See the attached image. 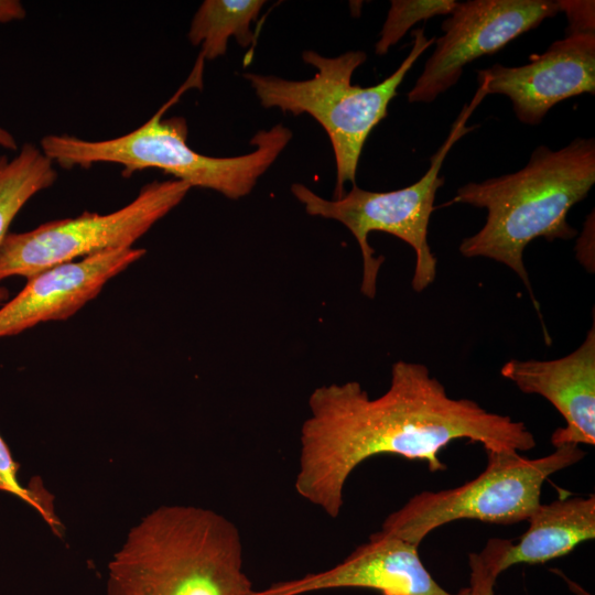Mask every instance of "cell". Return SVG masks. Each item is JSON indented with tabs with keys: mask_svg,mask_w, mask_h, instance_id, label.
Masks as SVG:
<instances>
[{
	"mask_svg": "<svg viewBox=\"0 0 595 595\" xmlns=\"http://www.w3.org/2000/svg\"><path fill=\"white\" fill-rule=\"evenodd\" d=\"M375 51L385 55L418 22L436 15H448L455 0H392Z\"/></svg>",
	"mask_w": 595,
	"mask_h": 595,
	"instance_id": "cell-17",
	"label": "cell"
},
{
	"mask_svg": "<svg viewBox=\"0 0 595 595\" xmlns=\"http://www.w3.org/2000/svg\"><path fill=\"white\" fill-rule=\"evenodd\" d=\"M56 178L53 161L34 144H23L11 160L0 155V246L23 206L35 194L52 186ZM8 294L0 285V302Z\"/></svg>",
	"mask_w": 595,
	"mask_h": 595,
	"instance_id": "cell-15",
	"label": "cell"
},
{
	"mask_svg": "<svg viewBox=\"0 0 595 595\" xmlns=\"http://www.w3.org/2000/svg\"><path fill=\"white\" fill-rule=\"evenodd\" d=\"M595 184V140L577 137L553 151L537 147L521 170L457 188L453 202L487 210L484 226L459 245L466 258L485 257L516 272L538 309L523 263L524 248L537 238L548 241L576 235L569 210Z\"/></svg>",
	"mask_w": 595,
	"mask_h": 595,
	"instance_id": "cell-2",
	"label": "cell"
},
{
	"mask_svg": "<svg viewBox=\"0 0 595 595\" xmlns=\"http://www.w3.org/2000/svg\"><path fill=\"white\" fill-rule=\"evenodd\" d=\"M145 253L143 248L110 249L29 278L25 286L0 307V338L44 322L69 318Z\"/></svg>",
	"mask_w": 595,
	"mask_h": 595,
	"instance_id": "cell-12",
	"label": "cell"
},
{
	"mask_svg": "<svg viewBox=\"0 0 595 595\" xmlns=\"http://www.w3.org/2000/svg\"><path fill=\"white\" fill-rule=\"evenodd\" d=\"M511 544L510 540L491 538L482 551L468 555L470 577L466 595H494L496 580L502 573V559Z\"/></svg>",
	"mask_w": 595,
	"mask_h": 595,
	"instance_id": "cell-19",
	"label": "cell"
},
{
	"mask_svg": "<svg viewBox=\"0 0 595 595\" xmlns=\"http://www.w3.org/2000/svg\"><path fill=\"white\" fill-rule=\"evenodd\" d=\"M486 95L509 98L517 119L539 125L556 104L595 93V33L565 34L521 66L494 64L477 71Z\"/></svg>",
	"mask_w": 595,
	"mask_h": 595,
	"instance_id": "cell-10",
	"label": "cell"
},
{
	"mask_svg": "<svg viewBox=\"0 0 595 595\" xmlns=\"http://www.w3.org/2000/svg\"><path fill=\"white\" fill-rule=\"evenodd\" d=\"M560 12L567 19L565 34L595 33V2L593 0H558Z\"/></svg>",
	"mask_w": 595,
	"mask_h": 595,
	"instance_id": "cell-20",
	"label": "cell"
},
{
	"mask_svg": "<svg viewBox=\"0 0 595 595\" xmlns=\"http://www.w3.org/2000/svg\"><path fill=\"white\" fill-rule=\"evenodd\" d=\"M527 521L529 528L502 559V572L516 564L545 563L594 539L595 495L540 504Z\"/></svg>",
	"mask_w": 595,
	"mask_h": 595,
	"instance_id": "cell-14",
	"label": "cell"
},
{
	"mask_svg": "<svg viewBox=\"0 0 595 595\" xmlns=\"http://www.w3.org/2000/svg\"><path fill=\"white\" fill-rule=\"evenodd\" d=\"M0 147L15 151L18 149L14 137L0 126Z\"/></svg>",
	"mask_w": 595,
	"mask_h": 595,
	"instance_id": "cell-22",
	"label": "cell"
},
{
	"mask_svg": "<svg viewBox=\"0 0 595 595\" xmlns=\"http://www.w3.org/2000/svg\"><path fill=\"white\" fill-rule=\"evenodd\" d=\"M418 545L382 530L372 533L335 566L271 584L255 595H302L337 588H364L380 595H466L444 589L422 563Z\"/></svg>",
	"mask_w": 595,
	"mask_h": 595,
	"instance_id": "cell-11",
	"label": "cell"
},
{
	"mask_svg": "<svg viewBox=\"0 0 595 595\" xmlns=\"http://www.w3.org/2000/svg\"><path fill=\"white\" fill-rule=\"evenodd\" d=\"M412 47L399 67L381 83L361 87L351 83L356 68L365 63L364 51H348L336 57L303 52V61L317 69L306 80H289L273 75L246 73L260 104L294 116L309 113L326 131L335 155L334 198L345 195V184H356V172L365 142L388 115V106L416 60L433 43L424 29L411 33Z\"/></svg>",
	"mask_w": 595,
	"mask_h": 595,
	"instance_id": "cell-5",
	"label": "cell"
},
{
	"mask_svg": "<svg viewBox=\"0 0 595 595\" xmlns=\"http://www.w3.org/2000/svg\"><path fill=\"white\" fill-rule=\"evenodd\" d=\"M25 17V9L18 0H0V23H9Z\"/></svg>",
	"mask_w": 595,
	"mask_h": 595,
	"instance_id": "cell-21",
	"label": "cell"
},
{
	"mask_svg": "<svg viewBox=\"0 0 595 595\" xmlns=\"http://www.w3.org/2000/svg\"><path fill=\"white\" fill-rule=\"evenodd\" d=\"M504 378L522 392L542 396L561 413L565 426L551 435L554 447L595 444V324L571 354L552 360L507 361Z\"/></svg>",
	"mask_w": 595,
	"mask_h": 595,
	"instance_id": "cell-13",
	"label": "cell"
},
{
	"mask_svg": "<svg viewBox=\"0 0 595 595\" xmlns=\"http://www.w3.org/2000/svg\"><path fill=\"white\" fill-rule=\"evenodd\" d=\"M300 432L298 495L329 518L344 505L351 473L376 455L392 454L446 469L439 453L455 440L485 451L522 452L536 446L527 425L490 412L469 399H455L425 365L398 360L386 392L371 398L357 381L323 385L309 398Z\"/></svg>",
	"mask_w": 595,
	"mask_h": 595,
	"instance_id": "cell-1",
	"label": "cell"
},
{
	"mask_svg": "<svg viewBox=\"0 0 595 595\" xmlns=\"http://www.w3.org/2000/svg\"><path fill=\"white\" fill-rule=\"evenodd\" d=\"M558 13V0L457 2L443 21V35L435 37L434 50L408 93V101H434L458 82L467 64L500 51L512 40Z\"/></svg>",
	"mask_w": 595,
	"mask_h": 595,
	"instance_id": "cell-9",
	"label": "cell"
},
{
	"mask_svg": "<svg viewBox=\"0 0 595 595\" xmlns=\"http://www.w3.org/2000/svg\"><path fill=\"white\" fill-rule=\"evenodd\" d=\"M180 180L153 181L128 205L109 214L85 212L24 232H8L0 246V282L26 280L52 267L106 250L129 248L186 196Z\"/></svg>",
	"mask_w": 595,
	"mask_h": 595,
	"instance_id": "cell-8",
	"label": "cell"
},
{
	"mask_svg": "<svg viewBox=\"0 0 595 595\" xmlns=\"http://www.w3.org/2000/svg\"><path fill=\"white\" fill-rule=\"evenodd\" d=\"M19 464L0 435V490L11 494L34 508L55 533L62 529L55 516L51 495L40 483L22 485L18 478Z\"/></svg>",
	"mask_w": 595,
	"mask_h": 595,
	"instance_id": "cell-18",
	"label": "cell"
},
{
	"mask_svg": "<svg viewBox=\"0 0 595 595\" xmlns=\"http://www.w3.org/2000/svg\"><path fill=\"white\" fill-rule=\"evenodd\" d=\"M485 96V89L478 86L474 99L465 105L447 138L430 158L429 170L410 186L389 192H371L355 184L343 197L326 199L303 184H292V194L309 215L337 220L356 238L363 257L360 291L365 296L375 298L377 278L383 262L382 257H374L375 250L368 242V235L376 230L400 238L414 250L415 266L411 284L415 292H422L434 281L436 258L428 242V227L436 192L444 184L440 171L452 147L474 129L467 127L466 122Z\"/></svg>",
	"mask_w": 595,
	"mask_h": 595,
	"instance_id": "cell-6",
	"label": "cell"
},
{
	"mask_svg": "<svg viewBox=\"0 0 595 595\" xmlns=\"http://www.w3.org/2000/svg\"><path fill=\"white\" fill-rule=\"evenodd\" d=\"M204 61L198 55L187 80L155 115L136 130L101 141L48 134L42 138L40 149L54 164L64 169L115 163L120 164L122 175L129 177L136 172L153 167L191 187L209 188L230 199L248 195L258 178L288 145L292 132L282 125L260 130L250 141L256 149L238 156L215 158L194 151L186 142L185 119H164L163 115L184 91L202 86Z\"/></svg>",
	"mask_w": 595,
	"mask_h": 595,
	"instance_id": "cell-4",
	"label": "cell"
},
{
	"mask_svg": "<svg viewBox=\"0 0 595 595\" xmlns=\"http://www.w3.org/2000/svg\"><path fill=\"white\" fill-rule=\"evenodd\" d=\"M242 554L240 532L223 515L161 506L113 554L105 595H255Z\"/></svg>",
	"mask_w": 595,
	"mask_h": 595,
	"instance_id": "cell-3",
	"label": "cell"
},
{
	"mask_svg": "<svg viewBox=\"0 0 595 595\" xmlns=\"http://www.w3.org/2000/svg\"><path fill=\"white\" fill-rule=\"evenodd\" d=\"M486 453L487 466L477 477L455 488L415 494L385 519L381 530L419 547L431 531L455 520L499 524L527 520L541 504L544 482L586 454L576 444L538 458L512 451Z\"/></svg>",
	"mask_w": 595,
	"mask_h": 595,
	"instance_id": "cell-7",
	"label": "cell"
},
{
	"mask_svg": "<svg viewBox=\"0 0 595 595\" xmlns=\"http://www.w3.org/2000/svg\"><path fill=\"white\" fill-rule=\"evenodd\" d=\"M262 0H205L196 11L188 40L201 46L204 60H215L227 51L230 36L247 47L253 40L250 25L259 15Z\"/></svg>",
	"mask_w": 595,
	"mask_h": 595,
	"instance_id": "cell-16",
	"label": "cell"
}]
</instances>
